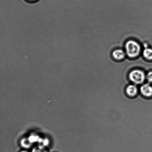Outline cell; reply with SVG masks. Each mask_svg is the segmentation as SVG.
<instances>
[{"instance_id": "obj_13", "label": "cell", "mask_w": 152, "mask_h": 152, "mask_svg": "<svg viewBox=\"0 0 152 152\" xmlns=\"http://www.w3.org/2000/svg\"><path fill=\"white\" fill-rule=\"evenodd\" d=\"M92 2H93V1H92ZM92 4L91 7H92Z\"/></svg>"}, {"instance_id": "obj_4", "label": "cell", "mask_w": 152, "mask_h": 152, "mask_svg": "<svg viewBox=\"0 0 152 152\" xmlns=\"http://www.w3.org/2000/svg\"><path fill=\"white\" fill-rule=\"evenodd\" d=\"M112 55L113 58L117 61L123 60L126 57V53L121 49H117L114 50L113 51Z\"/></svg>"}, {"instance_id": "obj_8", "label": "cell", "mask_w": 152, "mask_h": 152, "mask_svg": "<svg viewBox=\"0 0 152 152\" xmlns=\"http://www.w3.org/2000/svg\"><path fill=\"white\" fill-rule=\"evenodd\" d=\"M40 138L39 137H38V135H32L30 136H29V138H28L30 142L33 143L39 142L40 140Z\"/></svg>"}, {"instance_id": "obj_3", "label": "cell", "mask_w": 152, "mask_h": 152, "mask_svg": "<svg viewBox=\"0 0 152 152\" xmlns=\"http://www.w3.org/2000/svg\"><path fill=\"white\" fill-rule=\"evenodd\" d=\"M140 92L143 96L147 98L152 96V86L151 83H144L140 88Z\"/></svg>"}, {"instance_id": "obj_1", "label": "cell", "mask_w": 152, "mask_h": 152, "mask_svg": "<svg viewBox=\"0 0 152 152\" xmlns=\"http://www.w3.org/2000/svg\"><path fill=\"white\" fill-rule=\"evenodd\" d=\"M125 50L128 58H135L139 56L141 52L140 45L133 40H129L125 43Z\"/></svg>"}, {"instance_id": "obj_11", "label": "cell", "mask_w": 152, "mask_h": 152, "mask_svg": "<svg viewBox=\"0 0 152 152\" xmlns=\"http://www.w3.org/2000/svg\"><path fill=\"white\" fill-rule=\"evenodd\" d=\"M28 1H37V0H28Z\"/></svg>"}, {"instance_id": "obj_2", "label": "cell", "mask_w": 152, "mask_h": 152, "mask_svg": "<svg viewBox=\"0 0 152 152\" xmlns=\"http://www.w3.org/2000/svg\"><path fill=\"white\" fill-rule=\"evenodd\" d=\"M128 76L130 81L135 84H142L146 78L145 72L140 69H134L131 71Z\"/></svg>"}, {"instance_id": "obj_7", "label": "cell", "mask_w": 152, "mask_h": 152, "mask_svg": "<svg viewBox=\"0 0 152 152\" xmlns=\"http://www.w3.org/2000/svg\"><path fill=\"white\" fill-rule=\"evenodd\" d=\"M32 143L29 141L28 138V139L26 138H24L21 141V144L22 147L25 148H29L32 145Z\"/></svg>"}, {"instance_id": "obj_9", "label": "cell", "mask_w": 152, "mask_h": 152, "mask_svg": "<svg viewBox=\"0 0 152 152\" xmlns=\"http://www.w3.org/2000/svg\"><path fill=\"white\" fill-rule=\"evenodd\" d=\"M44 147L40 146L38 147H35L32 150V152H48L45 149Z\"/></svg>"}, {"instance_id": "obj_12", "label": "cell", "mask_w": 152, "mask_h": 152, "mask_svg": "<svg viewBox=\"0 0 152 152\" xmlns=\"http://www.w3.org/2000/svg\"><path fill=\"white\" fill-rule=\"evenodd\" d=\"M20 152H28V151H21Z\"/></svg>"}, {"instance_id": "obj_6", "label": "cell", "mask_w": 152, "mask_h": 152, "mask_svg": "<svg viewBox=\"0 0 152 152\" xmlns=\"http://www.w3.org/2000/svg\"><path fill=\"white\" fill-rule=\"evenodd\" d=\"M142 55L146 60L152 61V49L148 47L144 49L143 51Z\"/></svg>"}, {"instance_id": "obj_10", "label": "cell", "mask_w": 152, "mask_h": 152, "mask_svg": "<svg viewBox=\"0 0 152 152\" xmlns=\"http://www.w3.org/2000/svg\"><path fill=\"white\" fill-rule=\"evenodd\" d=\"M146 78L149 83H152V71H150L148 72L146 76Z\"/></svg>"}, {"instance_id": "obj_5", "label": "cell", "mask_w": 152, "mask_h": 152, "mask_svg": "<svg viewBox=\"0 0 152 152\" xmlns=\"http://www.w3.org/2000/svg\"><path fill=\"white\" fill-rule=\"evenodd\" d=\"M125 91L128 96L131 97L135 96L138 93L137 87L135 85L133 84L128 85Z\"/></svg>"}]
</instances>
